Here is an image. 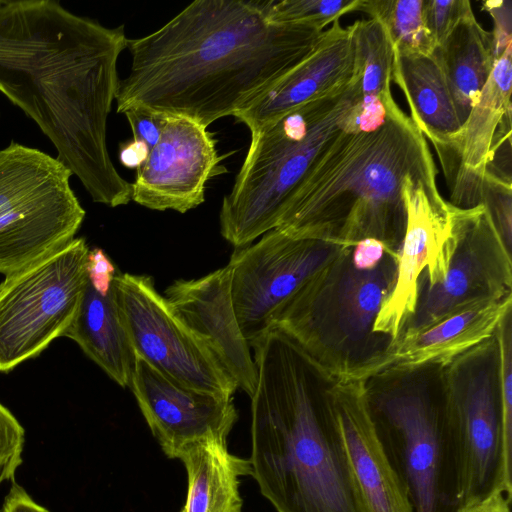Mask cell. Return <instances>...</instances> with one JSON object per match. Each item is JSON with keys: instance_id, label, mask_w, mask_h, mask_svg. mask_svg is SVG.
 Here are the masks:
<instances>
[{"instance_id": "cell-1", "label": "cell", "mask_w": 512, "mask_h": 512, "mask_svg": "<svg viewBox=\"0 0 512 512\" xmlns=\"http://www.w3.org/2000/svg\"><path fill=\"white\" fill-rule=\"evenodd\" d=\"M108 28L54 0H0V92L51 141L92 200L124 188L107 147V121L127 48Z\"/></svg>"}, {"instance_id": "cell-2", "label": "cell", "mask_w": 512, "mask_h": 512, "mask_svg": "<svg viewBox=\"0 0 512 512\" xmlns=\"http://www.w3.org/2000/svg\"><path fill=\"white\" fill-rule=\"evenodd\" d=\"M271 0H196L129 39L117 112L141 107L204 127L234 116L303 60L325 29L269 19Z\"/></svg>"}, {"instance_id": "cell-3", "label": "cell", "mask_w": 512, "mask_h": 512, "mask_svg": "<svg viewBox=\"0 0 512 512\" xmlns=\"http://www.w3.org/2000/svg\"><path fill=\"white\" fill-rule=\"evenodd\" d=\"M251 476L277 512H362L329 409L317 404L303 350L272 326L250 344Z\"/></svg>"}, {"instance_id": "cell-4", "label": "cell", "mask_w": 512, "mask_h": 512, "mask_svg": "<svg viewBox=\"0 0 512 512\" xmlns=\"http://www.w3.org/2000/svg\"><path fill=\"white\" fill-rule=\"evenodd\" d=\"M362 101V100H361ZM363 110L317 158L295 191L278 229L297 238L382 236L405 226L403 182L437 175L428 141L396 103Z\"/></svg>"}, {"instance_id": "cell-5", "label": "cell", "mask_w": 512, "mask_h": 512, "mask_svg": "<svg viewBox=\"0 0 512 512\" xmlns=\"http://www.w3.org/2000/svg\"><path fill=\"white\" fill-rule=\"evenodd\" d=\"M360 74L251 133L246 157L219 213L221 235L241 248L275 229L295 191L362 100Z\"/></svg>"}, {"instance_id": "cell-6", "label": "cell", "mask_w": 512, "mask_h": 512, "mask_svg": "<svg viewBox=\"0 0 512 512\" xmlns=\"http://www.w3.org/2000/svg\"><path fill=\"white\" fill-rule=\"evenodd\" d=\"M71 176L37 148L11 141L0 150V274L15 273L75 238L86 212Z\"/></svg>"}, {"instance_id": "cell-7", "label": "cell", "mask_w": 512, "mask_h": 512, "mask_svg": "<svg viewBox=\"0 0 512 512\" xmlns=\"http://www.w3.org/2000/svg\"><path fill=\"white\" fill-rule=\"evenodd\" d=\"M90 249L75 237L0 283V372L38 356L74 320L89 280Z\"/></svg>"}, {"instance_id": "cell-8", "label": "cell", "mask_w": 512, "mask_h": 512, "mask_svg": "<svg viewBox=\"0 0 512 512\" xmlns=\"http://www.w3.org/2000/svg\"><path fill=\"white\" fill-rule=\"evenodd\" d=\"M372 418L414 512H458L457 481L445 417L414 392L385 393Z\"/></svg>"}, {"instance_id": "cell-9", "label": "cell", "mask_w": 512, "mask_h": 512, "mask_svg": "<svg viewBox=\"0 0 512 512\" xmlns=\"http://www.w3.org/2000/svg\"><path fill=\"white\" fill-rule=\"evenodd\" d=\"M402 195L406 218L395 282L372 326L373 332L388 334L394 341L416 312L420 274L427 270L428 285L445 276L473 212V207L445 201L436 175L406 178Z\"/></svg>"}, {"instance_id": "cell-10", "label": "cell", "mask_w": 512, "mask_h": 512, "mask_svg": "<svg viewBox=\"0 0 512 512\" xmlns=\"http://www.w3.org/2000/svg\"><path fill=\"white\" fill-rule=\"evenodd\" d=\"M113 287L136 355L185 386L232 398L236 382L175 315L150 276L116 273Z\"/></svg>"}, {"instance_id": "cell-11", "label": "cell", "mask_w": 512, "mask_h": 512, "mask_svg": "<svg viewBox=\"0 0 512 512\" xmlns=\"http://www.w3.org/2000/svg\"><path fill=\"white\" fill-rule=\"evenodd\" d=\"M329 255L319 239L297 238L278 229L233 253L228 263L232 301L249 344L274 325L282 309Z\"/></svg>"}, {"instance_id": "cell-12", "label": "cell", "mask_w": 512, "mask_h": 512, "mask_svg": "<svg viewBox=\"0 0 512 512\" xmlns=\"http://www.w3.org/2000/svg\"><path fill=\"white\" fill-rule=\"evenodd\" d=\"M512 47L496 59L493 70L461 128L433 143L450 191L451 204L471 208L483 203L487 177L511 179L496 161L511 149Z\"/></svg>"}, {"instance_id": "cell-13", "label": "cell", "mask_w": 512, "mask_h": 512, "mask_svg": "<svg viewBox=\"0 0 512 512\" xmlns=\"http://www.w3.org/2000/svg\"><path fill=\"white\" fill-rule=\"evenodd\" d=\"M206 127L167 116L161 137L131 183V201L151 210L185 213L205 201L207 182L226 173Z\"/></svg>"}, {"instance_id": "cell-14", "label": "cell", "mask_w": 512, "mask_h": 512, "mask_svg": "<svg viewBox=\"0 0 512 512\" xmlns=\"http://www.w3.org/2000/svg\"><path fill=\"white\" fill-rule=\"evenodd\" d=\"M163 452L177 458L187 445L227 439L238 414L232 398L185 386L136 355L129 384Z\"/></svg>"}, {"instance_id": "cell-15", "label": "cell", "mask_w": 512, "mask_h": 512, "mask_svg": "<svg viewBox=\"0 0 512 512\" xmlns=\"http://www.w3.org/2000/svg\"><path fill=\"white\" fill-rule=\"evenodd\" d=\"M510 252L485 204L473 207L445 276L428 285L410 330L426 328L481 299L503 298Z\"/></svg>"}, {"instance_id": "cell-16", "label": "cell", "mask_w": 512, "mask_h": 512, "mask_svg": "<svg viewBox=\"0 0 512 512\" xmlns=\"http://www.w3.org/2000/svg\"><path fill=\"white\" fill-rule=\"evenodd\" d=\"M175 315L209 348L221 366L250 397L257 383L251 348L234 310L231 267L201 278L177 280L165 291Z\"/></svg>"}, {"instance_id": "cell-17", "label": "cell", "mask_w": 512, "mask_h": 512, "mask_svg": "<svg viewBox=\"0 0 512 512\" xmlns=\"http://www.w3.org/2000/svg\"><path fill=\"white\" fill-rule=\"evenodd\" d=\"M357 74L352 27L334 21L303 60L233 117L252 133L291 109L347 84Z\"/></svg>"}, {"instance_id": "cell-18", "label": "cell", "mask_w": 512, "mask_h": 512, "mask_svg": "<svg viewBox=\"0 0 512 512\" xmlns=\"http://www.w3.org/2000/svg\"><path fill=\"white\" fill-rule=\"evenodd\" d=\"M328 406L361 511L414 512L366 402L358 395L339 394Z\"/></svg>"}, {"instance_id": "cell-19", "label": "cell", "mask_w": 512, "mask_h": 512, "mask_svg": "<svg viewBox=\"0 0 512 512\" xmlns=\"http://www.w3.org/2000/svg\"><path fill=\"white\" fill-rule=\"evenodd\" d=\"M511 312V296L481 299L457 309L422 329L408 330L380 365L410 370L447 364L490 338Z\"/></svg>"}, {"instance_id": "cell-20", "label": "cell", "mask_w": 512, "mask_h": 512, "mask_svg": "<svg viewBox=\"0 0 512 512\" xmlns=\"http://www.w3.org/2000/svg\"><path fill=\"white\" fill-rule=\"evenodd\" d=\"M64 337L121 387H129L136 354L126 333L113 282L106 294L88 280L77 314Z\"/></svg>"}, {"instance_id": "cell-21", "label": "cell", "mask_w": 512, "mask_h": 512, "mask_svg": "<svg viewBox=\"0 0 512 512\" xmlns=\"http://www.w3.org/2000/svg\"><path fill=\"white\" fill-rule=\"evenodd\" d=\"M177 458L187 473L186 501L180 512H242L240 478L251 475V465L229 452L227 439L196 441Z\"/></svg>"}, {"instance_id": "cell-22", "label": "cell", "mask_w": 512, "mask_h": 512, "mask_svg": "<svg viewBox=\"0 0 512 512\" xmlns=\"http://www.w3.org/2000/svg\"><path fill=\"white\" fill-rule=\"evenodd\" d=\"M392 80L402 90L410 117L432 144L461 128L455 103L435 52L401 54L394 50Z\"/></svg>"}, {"instance_id": "cell-23", "label": "cell", "mask_w": 512, "mask_h": 512, "mask_svg": "<svg viewBox=\"0 0 512 512\" xmlns=\"http://www.w3.org/2000/svg\"><path fill=\"white\" fill-rule=\"evenodd\" d=\"M434 52L463 124L497 59L492 32L485 30L470 10Z\"/></svg>"}, {"instance_id": "cell-24", "label": "cell", "mask_w": 512, "mask_h": 512, "mask_svg": "<svg viewBox=\"0 0 512 512\" xmlns=\"http://www.w3.org/2000/svg\"><path fill=\"white\" fill-rule=\"evenodd\" d=\"M396 269L376 268L372 271H348L339 286V321L351 338L367 333L395 282Z\"/></svg>"}, {"instance_id": "cell-25", "label": "cell", "mask_w": 512, "mask_h": 512, "mask_svg": "<svg viewBox=\"0 0 512 512\" xmlns=\"http://www.w3.org/2000/svg\"><path fill=\"white\" fill-rule=\"evenodd\" d=\"M351 27L362 97L384 100L392 96L394 47L386 28L371 17L357 20Z\"/></svg>"}, {"instance_id": "cell-26", "label": "cell", "mask_w": 512, "mask_h": 512, "mask_svg": "<svg viewBox=\"0 0 512 512\" xmlns=\"http://www.w3.org/2000/svg\"><path fill=\"white\" fill-rule=\"evenodd\" d=\"M424 0H361L359 11L379 20L394 50L401 54H431L435 44L426 27Z\"/></svg>"}, {"instance_id": "cell-27", "label": "cell", "mask_w": 512, "mask_h": 512, "mask_svg": "<svg viewBox=\"0 0 512 512\" xmlns=\"http://www.w3.org/2000/svg\"><path fill=\"white\" fill-rule=\"evenodd\" d=\"M361 0H271L269 19L279 23H306L325 29L328 24L359 9Z\"/></svg>"}, {"instance_id": "cell-28", "label": "cell", "mask_w": 512, "mask_h": 512, "mask_svg": "<svg viewBox=\"0 0 512 512\" xmlns=\"http://www.w3.org/2000/svg\"><path fill=\"white\" fill-rule=\"evenodd\" d=\"M499 347V401L506 443L512 448V330L510 312L497 327Z\"/></svg>"}, {"instance_id": "cell-29", "label": "cell", "mask_w": 512, "mask_h": 512, "mask_svg": "<svg viewBox=\"0 0 512 512\" xmlns=\"http://www.w3.org/2000/svg\"><path fill=\"white\" fill-rule=\"evenodd\" d=\"M25 430L14 415L0 403V483L14 482L22 464Z\"/></svg>"}, {"instance_id": "cell-30", "label": "cell", "mask_w": 512, "mask_h": 512, "mask_svg": "<svg viewBox=\"0 0 512 512\" xmlns=\"http://www.w3.org/2000/svg\"><path fill=\"white\" fill-rule=\"evenodd\" d=\"M470 10L472 8L468 0H424L425 24L436 48L443 44L458 22Z\"/></svg>"}, {"instance_id": "cell-31", "label": "cell", "mask_w": 512, "mask_h": 512, "mask_svg": "<svg viewBox=\"0 0 512 512\" xmlns=\"http://www.w3.org/2000/svg\"><path fill=\"white\" fill-rule=\"evenodd\" d=\"M122 114L127 118L132 138L144 142L152 149L159 141L168 115L141 107H130Z\"/></svg>"}, {"instance_id": "cell-32", "label": "cell", "mask_w": 512, "mask_h": 512, "mask_svg": "<svg viewBox=\"0 0 512 512\" xmlns=\"http://www.w3.org/2000/svg\"><path fill=\"white\" fill-rule=\"evenodd\" d=\"M487 11L494 20L492 32L496 57L498 58L508 45L511 44V2H485Z\"/></svg>"}, {"instance_id": "cell-33", "label": "cell", "mask_w": 512, "mask_h": 512, "mask_svg": "<svg viewBox=\"0 0 512 512\" xmlns=\"http://www.w3.org/2000/svg\"><path fill=\"white\" fill-rule=\"evenodd\" d=\"M116 275V268L99 248L90 250L89 256V281L100 293L106 294Z\"/></svg>"}, {"instance_id": "cell-34", "label": "cell", "mask_w": 512, "mask_h": 512, "mask_svg": "<svg viewBox=\"0 0 512 512\" xmlns=\"http://www.w3.org/2000/svg\"><path fill=\"white\" fill-rule=\"evenodd\" d=\"M385 250L384 242L375 237L360 239L353 252V268L356 271L366 272L376 269L381 262Z\"/></svg>"}, {"instance_id": "cell-35", "label": "cell", "mask_w": 512, "mask_h": 512, "mask_svg": "<svg viewBox=\"0 0 512 512\" xmlns=\"http://www.w3.org/2000/svg\"><path fill=\"white\" fill-rule=\"evenodd\" d=\"M1 512H50L27 493V491L15 481L6 495Z\"/></svg>"}, {"instance_id": "cell-36", "label": "cell", "mask_w": 512, "mask_h": 512, "mask_svg": "<svg viewBox=\"0 0 512 512\" xmlns=\"http://www.w3.org/2000/svg\"><path fill=\"white\" fill-rule=\"evenodd\" d=\"M150 148L142 141L131 139L119 146V161L128 169H138L147 160Z\"/></svg>"}, {"instance_id": "cell-37", "label": "cell", "mask_w": 512, "mask_h": 512, "mask_svg": "<svg viewBox=\"0 0 512 512\" xmlns=\"http://www.w3.org/2000/svg\"><path fill=\"white\" fill-rule=\"evenodd\" d=\"M458 512H511V499L503 493H497L480 503L461 508Z\"/></svg>"}]
</instances>
